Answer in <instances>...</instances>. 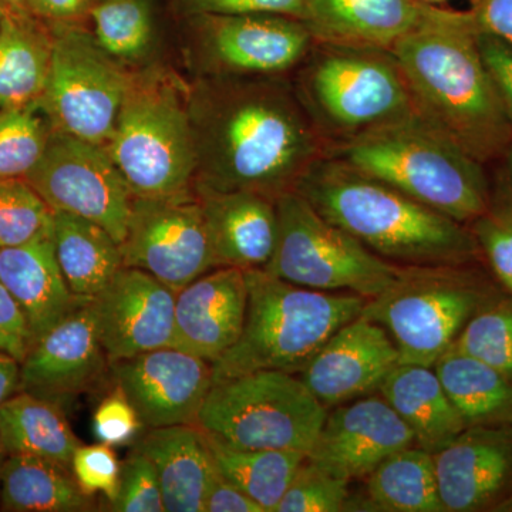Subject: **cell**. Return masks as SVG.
<instances>
[{
    "mask_svg": "<svg viewBox=\"0 0 512 512\" xmlns=\"http://www.w3.org/2000/svg\"><path fill=\"white\" fill-rule=\"evenodd\" d=\"M194 190L276 198L296 185L326 144L285 76H201L188 89Z\"/></svg>",
    "mask_w": 512,
    "mask_h": 512,
    "instance_id": "1",
    "label": "cell"
},
{
    "mask_svg": "<svg viewBox=\"0 0 512 512\" xmlns=\"http://www.w3.org/2000/svg\"><path fill=\"white\" fill-rule=\"evenodd\" d=\"M390 52L424 120L480 163L503 156L512 126L478 49L473 13L431 5Z\"/></svg>",
    "mask_w": 512,
    "mask_h": 512,
    "instance_id": "2",
    "label": "cell"
},
{
    "mask_svg": "<svg viewBox=\"0 0 512 512\" xmlns=\"http://www.w3.org/2000/svg\"><path fill=\"white\" fill-rule=\"evenodd\" d=\"M295 191L387 261L457 266L480 252L464 224L333 158H319Z\"/></svg>",
    "mask_w": 512,
    "mask_h": 512,
    "instance_id": "3",
    "label": "cell"
},
{
    "mask_svg": "<svg viewBox=\"0 0 512 512\" xmlns=\"http://www.w3.org/2000/svg\"><path fill=\"white\" fill-rule=\"evenodd\" d=\"M325 157L396 188L461 224L490 208L483 163L419 113L326 147Z\"/></svg>",
    "mask_w": 512,
    "mask_h": 512,
    "instance_id": "4",
    "label": "cell"
},
{
    "mask_svg": "<svg viewBox=\"0 0 512 512\" xmlns=\"http://www.w3.org/2000/svg\"><path fill=\"white\" fill-rule=\"evenodd\" d=\"M244 330L212 363L214 383L259 370L299 375L342 326L362 315L367 299L356 293L320 292L276 278L265 269L245 271Z\"/></svg>",
    "mask_w": 512,
    "mask_h": 512,
    "instance_id": "5",
    "label": "cell"
},
{
    "mask_svg": "<svg viewBox=\"0 0 512 512\" xmlns=\"http://www.w3.org/2000/svg\"><path fill=\"white\" fill-rule=\"evenodd\" d=\"M293 89L326 147L417 113L396 57L376 47L315 42Z\"/></svg>",
    "mask_w": 512,
    "mask_h": 512,
    "instance_id": "6",
    "label": "cell"
},
{
    "mask_svg": "<svg viewBox=\"0 0 512 512\" xmlns=\"http://www.w3.org/2000/svg\"><path fill=\"white\" fill-rule=\"evenodd\" d=\"M188 89L168 73L134 74L107 150L134 197L194 192Z\"/></svg>",
    "mask_w": 512,
    "mask_h": 512,
    "instance_id": "7",
    "label": "cell"
},
{
    "mask_svg": "<svg viewBox=\"0 0 512 512\" xmlns=\"http://www.w3.org/2000/svg\"><path fill=\"white\" fill-rule=\"evenodd\" d=\"M326 416L328 409L299 377L259 370L212 383L197 424L229 446L308 456Z\"/></svg>",
    "mask_w": 512,
    "mask_h": 512,
    "instance_id": "8",
    "label": "cell"
},
{
    "mask_svg": "<svg viewBox=\"0 0 512 512\" xmlns=\"http://www.w3.org/2000/svg\"><path fill=\"white\" fill-rule=\"evenodd\" d=\"M278 241L265 271L320 292H348L367 301L392 288L404 274L355 237L323 218L301 194L276 198Z\"/></svg>",
    "mask_w": 512,
    "mask_h": 512,
    "instance_id": "9",
    "label": "cell"
},
{
    "mask_svg": "<svg viewBox=\"0 0 512 512\" xmlns=\"http://www.w3.org/2000/svg\"><path fill=\"white\" fill-rule=\"evenodd\" d=\"M451 266H409L367 301L362 315L386 329L400 363L433 367L483 306V293Z\"/></svg>",
    "mask_w": 512,
    "mask_h": 512,
    "instance_id": "10",
    "label": "cell"
},
{
    "mask_svg": "<svg viewBox=\"0 0 512 512\" xmlns=\"http://www.w3.org/2000/svg\"><path fill=\"white\" fill-rule=\"evenodd\" d=\"M53 32L52 66L40 103L55 130L107 147L134 73L76 23Z\"/></svg>",
    "mask_w": 512,
    "mask_h": 512,
    "instance_id": "11",
    "label": "cell"
},
{
    "mask_svg": "<svg viewBox=\"0 0 512 512\" xmlns=\"http://www.w3.org/2000/svg\"><path fill=\"white\" fill-rule=\"evenodd\" d=\"M25 180L52 211L92 221L119 244L126 237L134 195L107 147L55 130Z\"/></svg>",
    "mask_w": 512,
    "mask_h": 512,
    "instance_id": "12",
    "label": "cell"
},
{
    "mask_svg": "<svg viewBox=\"0 0 512 512\" xmlns=\"http://www.w3.org/2000/svg\"><path fill=\"white\" fill-rule=\"evenodd\" d=\"M120 247L124 266L141 269L177 292L215 268L195 191L178 197H134Z\"/></svg>",
    "mask_w": 512,
    "mask_h": 512,
    "instance_id": "13",
    "label": "cell"
},
{
    "mask_svg": "<svg viewBox=\"0 0 512 512\" xmlns=\"http://www.w3.org/2000/svg\"><path fill=\"white\" fill-rule=\"evenodd\" d=\"M195 55L205 76H285L309 55L315 39L291 16H195Z\"/></svg>",
    "mask_w": 512,
    "mask_h": 512,
    "instance_id": "14",
    "label": "cell"
},
{
    "mask_svg": "<svg viewBox=\"0 0 512 512\" xmlns=\"http://www.w3.org/2000/svg\"><path fill=\"white\" fill-rule=\"evenodd\" d=\"M111 377L144 427L197 424L214 375L207 360L168 346L110 363Z\"/></svg>",
    "mask_w": 512,
    "mask_h": 512,
    "instance_id": "15",
    "label": "cell"
},
{
    "mask_svg": "<svg viewBox=\"0 0 512 512\" xmlns=\"http://www.w3.org/2000/svg\"><path fill=\"white\" fill-rule=\"evenodd\" d=\"M175 298L171 286L123 266L90 301L109 362L173 346Z\"/></svg>",
    "mask_w": 512,
    "mask_h": 512,
    "instance_id": "16",
    "label": "cell"
},
{
    "mask_svg": "<svg viewBox=\"0 0 512 512\" xmlns=\"http://www.w3.org/2000/svg\"><path fill=\"white\" fill-rule=\"evenodd\" d=\"M110 365L90 301L80 302L20 363V392L62 404L99 382Z\"/></svg>",
    "mask_w": 512,
    "mask_h": 512,
    "instance_id": "17",
    "label": "cell"
},
{
    "mask_svg": "<svg viewBox=\"0 0 512 512\" xmlns=\"http://www.w3.org/2000/svg\"><path fill=\"white\" fill-rule=\"evenodd\" d=\"M444 511L491 510L512 500V430L467 427L433 454Z\"/></svg>",
    "mask_w": 512,
    "mask_h": 512,
    "instance_id": "18",
    "label": "cell"
},
{
    "mask_svg": "<svg viewBox=\"0 0 512 512\" xmlns=\"http://www.w3.org/2000/svg\"><path fill=\"white\" fill-rule=\"evenodd\" d=\"M399 365V352L386 329L360 315L342 326L298 377L328 409L379 389Z\"/></svg>",
    "mask_w": 512,
    "mask_h": 512,
    "instance_id": "19",
    "label": "cell"
},
{
    "mask_svg": "<svg viewBox=\"0 0 512 512\" xmlns=\"http://www.w3.org/2000/svg\"><path fill=\"white\" fill-rule=\"evenodd\" d=\"M416 443L413 431L383 397L328 412L308 458L348 478H367L396 451Z\"/></svg>",
    "mask_w": 512,
    "mask_h": 512,
    "instance_id": "20",
    "label": "cell"
},
{
    "mask_svg": "<svg viewBox=\"0 0 512 512\" xmlns=\"http://www.w3.org/2000/svg\"><path fill=\"white\" fill-rule=\"evenodd\" d=\"M245 271L214 268L175 298L173 348L212 363L237 343L247 318Z\"/></svg>",
    "mask_w": 512,
    "mask_h": 512,
    "instance_id": "21",
    "label": "cell"
},
{
    "mask_svg": "<svg viewBox=\"0 0 512 512\" xmlns=\"http://www.w3.org/2000/svg\"><path fill=\"white\" fill-rule=\"evenodd\" d=\"M194 191L215 268L265 269L278 241L275 200L251 191Z\"/></svg>",
    "mask_w": 512,
    "mask_h": 512,
    "instance_id": "22",
    "label": "cell"
},
{
    "mask_svg": "<svg viewBox=\"0 0 512 512\" xmlns=\"http://www.w3.org/2000/svg\"><path fill=\"white\" fill-rule=\"evenodd\" d=\"M430 8L421 0H305L299 20L315 42L392 50Z\"/></svg>",
    "mask_w": 512,
    "mask_h": 512,
    "instance_id": "23",
    "label": "cell"
},
{
    "mask_svg": "<svg viewBox=\"0 0 512 512\" xmlns=\"http://www.w3.org/2000/svg\"><path fill=\"white\" fill-rule=\"evenodd\" d=\"M0 284L18 302L35 342L84 302L64 279L53 232L20 247L0 249Z\"/></svg>",
    "mask_w": 512,
    "mask_h": 512,
    "instance_id": "24",
    "label": "cell"
},
{
    "mask_svg": "<svg viewBox=\"0 0 512 512\" xmlns=\"http://www.w3.org/2000/svg\"><path fill=\"white\" fill-rule=\"evenodd\" d=\"M136 448L156 468L165 511L204 512L215 464L198 424L150 429Z\"/></svg>",
    "mask_w": 512,
    "mask_h": 512,
    "instance_id": "25",
    "label": "cell"
},
{
    "mask_svg": "<svg viewBox=\"0 0 512 512\" xmlns=\"http://www.w3.org/2000/svg\"><path fill=\"white\" fill-rule=\"evenodd\" d=\"M379 390L413 431L417 446L431 454L439 453L467 429L433 367L400 363Z\"/></svg>",
    "mask_w": 512,
    "mask_h": 512,
    "instance_id": "26",
    "label": "cell"
},
{
    "mask_svg": "<svg viewBox=\"0 0 512 512\" xmlns=\"http://www.w3.org/2000/svg\"><path fill=\"white\" fill-rule=\"evenodd\" d=\"M55 32L36 16L3 15L0 20V109L42 99L52 66Z\"/></svg>",
    "mask_w": 512,
    "mask_h": 512,
    "instance_id": "27",
    "label": "cell"
},
{
    "mask_svg": "<svg viewBox=\"0 0 512 512\" xmlns=\"http://www.w3.org/2000/svg\"><path fill=\"white\" fill-rule=\"evenodd\" d=\"M53 242L64 279L79 301H92L124 266L119 242L76 215L53 211Z\"/></svg>",
    "mask_w": 512,
    "mask_h": 512,
    "instance_id": "28",
    "label": "cell"
},
{
    "mask_svg": "<svg viewBox=\"0 0 512 512\" xmlns=\"http://www.w3.org/2000/svg\"><path fill=\"white\" fill-rule=\"evenodd\" d=\"M467 427L511 426L512 380L451 346L433 365Z\"/></svg>",
    "mask_w": 512,
    "mask_h": 512,
    "instance_id": "29",
    "label": "cell"
},
{
    "mask_svg": "<svg viewBox=\"0 0 512 512\" xmlns=\"http://www.w3.org/2000/svg\"><path fill=\"white\" fill-rule=\"evenodd\" d=\"M0 436L5 456L26 454L69 468L82 446L59 404L19 392L0 406Z\"/></svg>",
    "mask_w": 512,
    "mask_h": 512,
    "instance_id": "30",
    "label": "cell"
},
{
    "mask_svg": "<svg viewBox=\"0 0 512 512\" xmlns=\"http://www.w3.org/2000/svg\"><path fill=\"white\" fill-rule=\"evenodd\" d=\"M69 468L35 456L12 454L0 466V504L15 512L92 510Z\"/></svg>",
    "mask_w": 512,
    "mask_h": 512,
    "instance_id": "31",
    "label": "cell"
},
{
    "mask_svg": "<svg viewBox=\"0 0 512 512\" xmlns=\"http://www.w3.org/2000/svg\"><path fill=\"white\" fill-rule=\"evenodd\" d=\"M207 434L215 468L237 485L265 512H276L306 454L288 450H258L229 446Z\"/></svg>",
    "mask_w": 512,
    "mask_h": 512,
    "instance_id": "32",
    "label": "cell"
},
{
    "mask_svg": "<svg viewBox=\"0 0 512 512\" xmlns=\"http://www.w3.org/2000/svg\"><path fill=\"white\" fill-rule=\"evenodd\" d=\"M367 493L380 510L443 512L434 456L406 447L382 461L367 477Z\"/></svg>",
    "mask_w": 512,
    "mask_h": 512,
    "instance_id": "33",
    "label": "cell"
},
{
    "mask_svg": "<svg viewBox=\"0 0 512 512\" xmlns=\"http://www.w3.org/2000/svg\"><path fill=\"white\" fill-rule=\"evenodd\" d=\"M94 39L117 62H136L153 43V13L147 0H100L89 12Z\"/></svg>",
    "mask_w": 512,
    "mask_h": 512,
    "instance_id": "34",
    "label": "cell"
},
{
    "mask_svg": "<svg viewBox=\"0 0 512 512\" xmlns=\"http://www.w3.org/2000/svg\"><path fill=\"white\" fill-rule=\"evenodd\" d=\"M53 131L40 101L0 109V180H25L45 153Z\"/></svg>",
    "mask_w": 512,
    "mask_h": 512,
    "instance_id": "35",
    "label": "cell"
},
{
    "mask_svg": "<svg viewBox=\"0 0 512 512\" xmlns=\"http://www.w3.org/2000/svg\"><path fill=\"white\" fill-rule=\"evenodd\" d=\"M53 211L22 178L0 180V249L52 235Z\"/></svg>",
    "mask_w": 512,
    "mask_h": 512,
    "instance_id": "36",
    "label": "cell"
},
{
    "mask_svg": "<svg viewBox=\"0 0 512 512\" xmlns=\"http://www.w3.org/2000/svg\"><path fill=\"white\" fill-rule=\"evenodd\" d=\"M453 348L512 380V303L480 309L461 330Z\"/></svg>",
    "mask_w": 512,
    "mask_h": 512,
    "instance_id": "37",
    "label": "cell"
},
{
    "mask_svg": "<svg viewBox=\"0 0 512 512\" xmlns=\"http://www.w3.org/2000/svg\"><path fill=\"white\" fill-rule=\"evenodd\" d=\"M348 478L306 456L276 512H338L349 498Z\"/></svg>",
    "mask_w": 512,
    "mask_h": 512,
    "instance_id": "38",
    "label": "cell"
},
{
    "mask_svg": "<svg viewBox=\"0 0 512 512\" xmlns=\"http://www.w3.org/2000/svg\"><path fill=\"white\" fill-rule=\"evenodd\" d=\"M110 507L117 512L165 511L156 468L137 448L121 464L119 494Z\"/></svg>",
    "mask_w": 512,
    "mask_h": 512,
    "instance_id": "39",
    "label": "cell"
},
{
    "mask_svg": "<svg viewBox=\"0 0 512 512\" xmlns=\"http://www.w3.org/2000/svg\"><path fill=\"white\" fill-rule=\"evenodd\" d=\"M121 464L109 444L79 446L74 451L70 471L87 497L103 494L113 503L119 494Z\"/></svg>",
    "mask_w": 512,
    "mask_h": 512,
    "instance_id": "40",
    "label": "cell"
},
{
    "mask_svg": "<svg viewBox=\"0 0 512 512\" xmlns=\"http://www.w3.org/2000/svg\"><path fill=\"white\" fill-rule=\"evenodd\" d=\"M471 232L498 281L512 293V207L488 208Z\"/></svg>",
    "mask_w": 512,
    "mask_h": 512,
    "instance_id": "41",
    "label": "cell"
},
{
    "mask_svg": "<svg viewBox=\"0 0 512 512\" xmlns=\"http://www.w3.org/2000/svg\"><path fill=\"white\" fill-rule=\"evenodd\" d=\"M144 424L119 387L99 404L93 417V433L100 443L120 446L133 440Z\"/></svg>",
    "mask_w": 512,
    "mask_h": 512,
    "instance_id": "42",
    "label": "cell"
},
{
    "mask_svg": "<svg viewBox=\"0 0 512 512\" xmlns=\"http://www.w3.org/2000/svg\"><path fill=\"white\" fill-rule=\"evenodd\" d=\"M190 15H266L301 19L305 0H181Z\"/></svg>",
    "mask_w": 512,
    "mask_h": 512,
    "instance_id": "43",
    "label": "cell"
},
{
    "mask_svg": "<svg viewBox=\"0 0 512 512\" xmlns=\"http://www.w3.org/2000/svg\"><path fill=\"white\" fill-rule=\"evenodd\" d=\"M477 45L512 126V47L478 29Z\"/></svg>",
    "mask_w": 512,
    "mask_h": 512,
    "instance_id": "44",
    "label": "cell"
},
{
    "mask_svg": "<svg viewBox=\"0 0 512 512\" xmlns=\"http://www.w3.org/2000/svg\"><path fill=\"white\" fill-rule=\"evenodd\" d=\"M33 343L35 340L26 316L8 289L0 284V352L8 353L22 363Z\"/></svg>",
    "mask_w": 512,
    "mask_h": 512,
    "instance_id": "45",
    "label": "cell"
},
{
    "mask_svg": "<svg viewBox=\"0 0 512 512\" xmlns=\"http://www.w3.org/2000/svg\"><path fill=\"white\" fill-rule=\"evenodd\" d=\"M204 512H265L237 485L229 483L215 468L204 500Z\"/></svg>",
    "mask_w": 512,
    "mask_h": 512,
    "instance_id": "46",
    "label": "cell"
},
{
    "mask_svg": "<svg viewBox=\"0 0 512 512\" xmlns=\"http://www.w3.org/2000/svg\"><path fill=\"white\" fill-rule=\"evenodd\" d=\"M470 12L478 30L512 47V0H473Z\"/></svg>",
    "mask_w": 512,
    "mask_h": 512,
    "instance_id": "47",
    "label": "cell"
},
{
    "mask_svg": "<svg viewBox=\"0 0 512 512\" xmlns=\"http://www.w3.org/2000/svg\"><path fill=\"white\" fill-rule=\"evenodd\" d=\"M94 0H30V13L52 25H74L89 15Z\"/></svg>",
    "mask_w": 512,
    "mask_h": 512,
    "instance_id": "48",
    "label": "cell"
},
{
    "mask_svg": "<svg viewBox=\"0 0 512 512\" xmlns=\"http://www.w3.org/2000/svg\"><path fill=\"white\" fill-rule=\"evenodd\" d=\"M20 392V362L0 352V406Z\"/></svg>",
    "mask_w": 512,
    "mask_h": 512,
    "instance_id": "49",
    "label": "cell"
},
{
    "mask_svg": "<svg viewBox=\"0 0 512 512\" xmlns=\"http://www.w3.org/2000/svg\"><path fill=\"white\" fill-rule=\"evenodd\" d=\"M29 5L30 0H0V13L2 15H26V13H30Z\"/></svg>",
    "mask_w": 512,
    "mask_h": 512,
    "instance_id": "50",
    "label": "cell"
},
{
    "mask_svg": "<svg viewBox=\"0 0 512 512\" xmlns=\"http://www.w3.org/2000/svg\"><path fill=\"white\" fill-rule=\"evenodd\" d=\"M505 156H507L508 173H510L512 183V143L510 147L507 148V151H505Z\"/></svg>",
    "mask_w": 512,
    "mask_h": 512,
    "instance_id": "51",
    "label": "cell"
},
{
    "mask_svg": "<svg viewBox=\"0 0 512 512\" xmlns=\"http://www.w3.org/2000/svg\"><path fill=\"white\" fill-rule=\"evenodd\" d=\"M421 2L430 3V5H433V3L446 2V0H421Z\"/></svg>",
    "mask_w": 512,
    "mask_h": 512,
    "instance_id": "52",
    "label": "cell"
},
{
    "mask_svg": "<svg viewBox=\"0 0 512 512\" xmlns=\"http://www.w3.org/2000/svg\"><path fill=\"white\" fill-rule=\"evenodd\" d=\"M2 456H3V450H2V436H0V466H2Z\"/></svg>",
    "mask_w": 512,
    "mask_h": 512,
    "instance_id": "53",
    "label": "cell"
},
{
    "mask_svg": "<svg viewBox=\"0 0 512 512\" xmlns=\"http://www.w3.org/2000/svg\"><path fill=\"white\" fill-rule=\"evenodd\" d=\"M2 16H3L2 13H0V20H2Z\"/></svg>",
    "mask_w": 512,
    "mask_h": 512,
    "instance_id": "54",
    "label": "cell"
}]
</instances>
